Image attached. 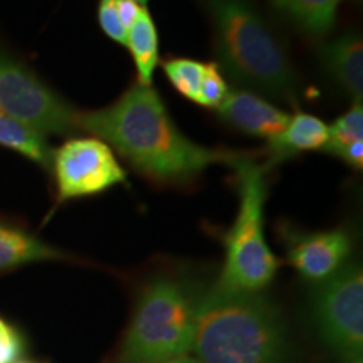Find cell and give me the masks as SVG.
<instances>
[{
  "instance_id": "cell-1",
  "label": "cell",
  "mask_w": 363,
  "mask_h": 363,
  "mask_svg": "<svg viewBox=\"0 0 363 363\" xmlns=\"http://www.w3.org/2000/svg\"><path fill=\"white\" fill-rule=\"evenodd\" d=\"M78 131L103 140L136 174L158 187H187L216 163L233 167L256 152L208 148L187 138L153 86L135 83L116 101L79 111Z\"/></svg>"
},
{
  "instance_id": "cell-2",
  "label": "cell",
  "mask_w": 363,
  "mask_h": 363,
  "mask_svg": "<svg viewBox=\"0 0 363 363\" xmlns=\"http://www.w3.org/2000/svg\"><path fill=\"white\" fill-rule=\"evenodd\" d=\"M190 350L202 363H279L286 352L284 326L261 293L214 284L195 303Z\"/></svg>"
},
{
  "instance_id": "cell-3",
  "label": "cell",
  "mask_w": 363,
  "mask_h": 363,
  "mask_svg": "<svg viewBox=\"0 0 363 363\" xmlns=\"http://www.w3.org/2000/svg\"><path fill=\"white\" fill-rule=\"evenodd\" d=\"M214 29L220 69L239 88L291 104L298 74L291 57L251 0H203Z\"/></svg>"
},
{
  "instance_id": "cell-4",
  "label": "cell",
  "mask_w": 363,
  "mask_h": 363,
  "mask_svg": "<svg viewBox=\"0 0 363 363\" xmlns=\"http://www.w3.org/2000/svg\"><path fill=\"white\" fill-rule=\"evenodd\" d=\"M252 153L233 165L239 194V211L230 230L224 235L225 261L217 286L229 291L261 293L274 279L279 261L264 238L266 174L269 163H257Z\"/></svg>"
},
{
  "instance_id": "cell-5",
  "label": "cell",
  "mask_w": 363,
  "mask_h": 363,
  "mask_svg": "<svg viewBox=\"0 0 363 363\" xmlns=\"http://www.w3.org/2000/svg\"><path fill=\"white\" fill-rule=\"evenodd\" d=\"M195 299L180 279L155 276L140 291L121 363H162L192 348Z\"/></svg>"
},
{
  "instance_id": "cell-6",
  "label": "cell",
  "mask_w": 363,
  "mask_h": 363,
  "mask_svg": "<svg viewBox=\"0 0 363 363\" xmlns=\"http://www.w3.org/2000/svg\"><path fill=\"white\" fill-rule=\"evenodd\" d=\"M0 113L33 126L43 135L78 131L79 110L59 96L29 66L0 51Z\"/></svg>"
},
{
  "instance_id": "cell-7",
  "label": "cell",
  "mask_w": 363,
  "mask_h": 363,
  "mask_svg": "<svg viewBox=\"0 0 363 363\" xmlns=\"http://www.w3.org/2000/svg\"><path fill=\"white\" fill-rule=\"evenodd\" d=\"M316 326L326 345L352 363L363 352V272L352 262L321 281L313 298Z\"/></svg>"
},
{
  "instance_id": "cell-8",
  "label": "cell",
  "mask_w": 363,
  "mask_h": 363,
  "mask_svg": "<svg viewBox=\"0 0 363 363\" xmlns=\"http://www.w3.org/2000/svg\"><path fill=\"white\" fill-rule=\"evenodd\" d=\"M51 170L57 203L93 197L116 185H128V175L115 152L94 136L71 138L54 150Z\"/></svg>"
},
{
  "instance_id": "cell-9",
  "label": "cell",
  "mask_w": 363,
  "mask_h": 363,
  "mask_svg": "<svg viewBox=\"0 0 363 363\" xmlns=\"http://www.w3.org/2000/svg\"><path fill=\"white\" fill-rule=\"evenodd\" d=\"M350 252V234L338 227L323 233L294 235L288 247V259L303 278L321 283L347 264Z\"/></svg>"
},
{
  "instance_id": "cell-10",
  "label": "cell",
  "mask_w": 363,
  "mask_h": 363,
  "mask_svg": "<svg viewBox=\"0 0 363 363\" xmlns=\"http://www.w3.org/2000/svg\"><path fill=\"white\" fill-rule=\"evenodd\" d=\"M217 115L240 133L266 138L267 142L283 133L291 116L261 94L244 88L229 91L224 103L217 108Z\"/></svg>"
},
{
  "instance_id": "cell-11",
  "label": "cell",
  "mask_w": 363,
  "mask_h": 363,
  "mask_svg": "<svg viewBox=\"0 0 363 363\" xmlns=\"http://www.w3.org/2000/svg\"><path fill=\"white\" fill-rule=\"evenodd\" d=\"M321 65L331 79L350 94L353 101L363 96V43L358 34H345L326 43L320 51Z\"/></svg>"
},
{
  "instance_id": "cell-12",
  "label": "cell",
  "mask_w": 363,
  "mask_h": 363,
  "mask_svg": "<svg viewBox=\"0 0 363 363\" xmlns=\"http://www.w3.org/2000/svg\"><path fill=\"white\" fill-rule=\"evenodd\" d=\"M330 140V128L320 118L305 111H296L289 116L288 125L278 138L271 140L267 157L269 165L303 152H316L326 148Z\"/></svg>"
},
{
  "instance_id": "cell-13",
  "label": "cell",
  "mask_w": 363,
  "mask_h": 363,
  "mask_svg": "<svg viewBox=\"0 0 363 363\" xmlns=\"http://www.w3.org/2000/svg\"><path fill=\"white\" fill-rule=\"evenodd\" d=\"M62 259H71V256L19 227L0 224V271L16 269L33 262Z\"/></svg>"
},
{
  "instance_id": "cell-14",
  "label": "cell",
  "mask_w": 363,
  "mask_h": 363,
  "mask_svg": "<svg viewBox=\"0 0 363 363\" xmlns=\"http://www.w3.org/2000/svg\"><path fill=\"white\" fill-rule=\"evenodd\" d=\"M272 6L306 34L320 39L331 30L343 0H271Z\"/></svg>"
},
{
  "instance_id": "cell-15",
  "label": "cell",
  "mask_w": 363,
  "mask_h": 363,
  "mask_svg": "<svg viewBox=\"0 0 363 363\" xmlns=\"http://www.w3.org/2000/svg\"><path fill=\"white\" fill-rule=\"evenodd\" d=\"M126 48L130 49L136 69V83L152 86L153 72L160 62L158 54V30L147 7L140 9L138 16L126 33Z\"/></svg>"
},
{
  "instance_id": "cell-16",
  "label": "cell",
  "mask_w": 363,
  "mask_h": 363,
  "mask_svg": "<svg viewBox=\"0 0 363 363\" xmlns=\"http://www.w3.org/2000/svg\"><path fill=\"white\" fill-rule=\"evenodd\" d=\"M0 147L13 150L43 169L51 170L54 150L48 142V136L2 113H0Z\"/></svg>"
},
{
  "instance_id": "cell-17",
  "label": "cell",
  "mask_w": 363,
  "mask_h": 363,
  "mask_svg": "<svg viewBox=\"0 0 363 363\" xmlns=\"http://www.w3.org/2000/svg\"><path fill=\"white\" fill-rule=\"evenodd\" d=\"M162 66L167 79L177 89V93L190 101H197L203 72H206V62L189 57H172L163 61Z\"/></svg>"
},
{
  "instance_id": "cell-18",
  "label": "cell",
  "mask_w": 363,
  "mask_h": 363,
  "mask_svg": "<svg viewBox=\"0 0 363 363\" xmlns=\"http://www.w3.org/2000/svg\"><path fill=\"white\" fill-rule=\"evenodd\" d=\"M330 128V140L323 152L335 157L338 150L347 145L362 142L363 140V104L362 101H353L352 108L345 115L333 121Z\"/></svg>"
},
{
  "instance_id": "cell-19",
  "label": "cell",
  "mask_w": 363,
  "mask_h": 363,
  "mask_svg": "<svg viewBox=\"0 0 363 363\" xmlns=\"http://www.w3.org/2000/svg\"><path fill=\"white\" fill-rule=\"evenodd\" d=\"M227 94H229V84H227L219 62H206V72H203L201 91H199L195 103L203 108L217 110L224 103Z\"/></svg>"
},
{
  "instance_id": "cell-20",
  "label": "cell",
  "mask_w": 363,
  "mask_h": 363,
  "mask_svg": "<svg viewBox=\"0 0 363 363\" xmlns=\"http://www.w3.org/2000/svg\"><path fill=\"white\" fill-rule=\"evenodd\" d=\"M98 22L104 34L115 43L126 45V27L121 24L116 0H99Z\"/></svg>"
},
{
  "instance_id": "cell-21",
  "label": "cell",
  "mask_w": 363,
  "mask_h": 363,
  "mask_svg": "<svg viewBox=\"0 0 363 363\" xmlns=\"http://www.w3.org/2000/svg\"><path fill=\"white\" fill-rule=\"evenodd\" d=\"M24 353V340L13 325L0 318V363H17Z\"/></svg>"
},
{
  "instance_id": "cell-22",
  "label": "cell",
  "mask_w": 363,
  "mask_h": 363,
  "mask_svg": "<svg viewBox=\"0 0 363 363\" xmlns=\"http://www.w3.org/2000/svg\"><path fill=\"white\" fill-rule=\"evenodd\" d=\"M335 157L343 160L348 167H352L353 170L360 172L363 169V140L362 142L350 143L342 150H338V152L335 153Z\"/></svg>"
},
{
  "instance_id": "cell-23",
  "label": "cell",
  "mask_w": 363,
  "mask_h": 363,
  "mask_svg": "<svg viewBox=\"0 0 363 363\" xmlns=\"http://www.w3.org/2000/svg\"><path fill=\"white\" fill-rule=\"evenodd\" d=\"M116 6H118V13H120L121 24L126 27V30H128L130 26L135 22L136 16H138L140 9L143 6H140L136 0H116Z\"/></svg>"
},
{
  "instance_id": "cell-24",
  "label": "cell",
  "mask_w": 363,
  "mask_h": 363,
  "mask_svg": "<svg viewBox=\"0 0 363 363\" xmlns=\"http://www.w3.org/2000/svg\"><path fill=\"white\" fill-rule=\"evenodd\" d=\"M162 363H202V362L199 360V358L187 357V355H182V357L172 358V360H167V362H162Z\"/></svg>"
},
{
  "instance_id": "cell-25",
  "label": "cell",
  "mask_w": 363,
  "mask_h": 363,
  "mask_svg": "<svg viewBox=\"0 0 363 363\" xmlns=\"http://www.w3.org/2000/svg\"><path fill=\"white\" fill-rule=\"evenodd\" d=\"M352 363H363V362H362V358H357V360H353Z\"/></svg>"
},
{
  "instance_id": "cell-26",
  "label": "cell",
  "mask_w": 363,
  "mask_h": 363,
  "mask_svg": "<svg viewBox=\"0 0 363 363\" xmlns=\"http://www.w3.org/2000/svg\"><path fill=\"white\" fill-rule=\"evenodd\" d=\"M17 363H34V362H17Z\"/></svg>"
}]
</instances>
